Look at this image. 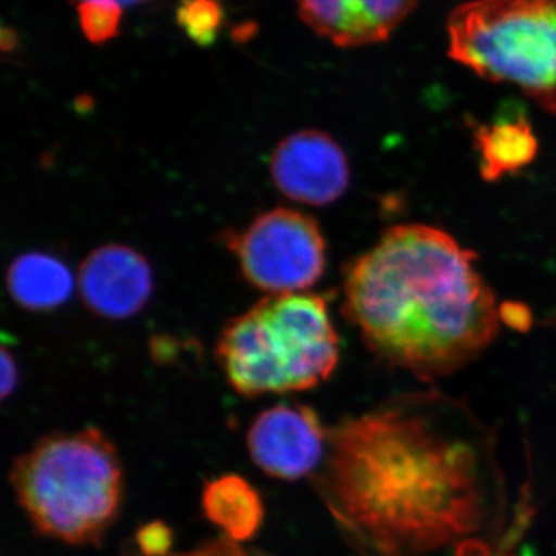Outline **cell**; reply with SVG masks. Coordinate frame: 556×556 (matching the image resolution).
Returning <instances> with one entry per match:
<instances>
[{
	"label": "cell",
	"mask_w": 556,
	"mask_h": 556,
	"mask_svg": "<svg viewBox=\"0 0 556 556\" xmlns=\"http://www.w3.org/2000/svg\"><path fill=\"white\" fill-rule=\"evenodd\" d=\"M508 552H510V551H507V548L500 546V547H497V551L495 552V555H493V556H517V555L508 554Z\"/></svg>",
	"instance_id": "cell-21"
},
{
	"label": "cell",
	"mask_w": 556,
	"mask_h": 556,
	"mask_svg": "<svg viewBox=\"0 0 556 556\" xmlns=\"http://www.w3.org/2000/svg\"><path fill=\"white\" fill-rule=\"evenodd\" d=\"M80 300L94 316L127 320L144 309L153 292L148 258L124 244L91 251L76 277Z\"/></svg>",
	"instance_id": "cell-9"
},
{
	"label": "cell",
	"mask_w": 556,
	"mask_h": 556,
	"mask_svg": "<svg viewBox=\"0 0 556 556\" xmlns=\"http://www.w3.org/2000/svg\"><path fill=\"white\" fill-rule=\"evenodd\" d=\"M201 504L204 515L222 530L223 536L240 544L257 535L265 518L262 496L239 475H225L208 481Z\"/></svg>",
	"instance_id": "cell-13"
},
{
	"label": "cell",
	"mask_w": 556,
	"mask_h": 556,
	"mask_svg": "<svg viewBox=\"0 0 556 556\" xmlns=\"http://www.w3.org/2000/svg\"><path fill=\"white\" fill-rule=\"evenodd\" d=\"M269 167L278 192L308 206H328L342 199L350 186L345 150L320 130H302L281 139Z\"/></svg>",
	"instance_id": "cell-8"
},
{
	"label": "cell",
	"mask_w": 556,
	"mask_h": 556,
	"mask_svg": "<svg viewBox=\"0 0 556 556\" xmlns=\"http://www.w3.org/2000/svg\"><path fill=\"white\" fill-rule=\"evenodd\" d=\"M167 556H265V555H252L249 554L247 548L241 546L240 543L229 540L226 536L215 538V540L207 541V543L201 544V546L192 548L189 552H179L175 554L172 552Z\"/></svg>",
	"instance_id": "cell-17"
},
{
	"label": "cell",
	"mask_w": 556,
	"mask_h": 556,
	"mask_svg": "<svg viewBox=\"0 0 556 556\" xmlns=\"http://www.w3.org/2000/svg\"><path fill=\"white\" fill-rule=\"evenodd\" d=\"M473 139L479 174L489 182L518 174L532 164L540 150L532 124L518 109L507 108L492 123L475 126Z\"/></svg>",
	"instance_id": "cell-11"
},
{
	"label": "cell",
	"mask_w": 556,
	"mask_h": 556,
	"mask_svg": "<svg viewBox=\"0 0 556 556\" xmlns=\"http://www.w3.org/2000/svg\"><path fill=\"white\" fill-rule=\"evenodd\" d=\"M500 318L517 331H527L532 325V313L527 306L518 302L504 303L500 309Z\"/></svg>",
	"instance_id": "cell-18"
},
{
	"label": "cell",
	"mask_w": 556,
	"mask_h": 556,
	"mask_svg": "<svg viewBox=\"0 0 556 556\" xmlns=\"http://www.w3.org/2000/svg\"><path fill=\"white\" fill-rule=\"evenodd\" d=\"M84 2L110 3V5H116L119 7V9H126V7L138 5V3L148 2V0H79V3Z\"/></svg>",
	"instance_id": "cell-20"
},
{
	"label": "cell",
	"mask_w": 556,
	"mask_h": 556,
	"mask_svg": "<svg viewBox=\"0 0 556 556\" xmlns=\"http://www.w3.org/2000/svg\"><path fill=\"white\" fill-rule=\"evenodd\" d=\"M477 254L444 230L394 226L343 273V314L391 367L433 380L481 356L500 331Z\"/></svg>",
	"instance_id": "cell-2"
},
{
	"label": "cell",
	"mask_w": 556,
	"mask_h": 556,
	"mask_svg": "<svg viewBox=\"0 0 556 556\" xmlns=\"http://www.w3.org/2000/svg\"><path fill=\"white\" fill-rule=\"evenodd\" d=\"M300 17L338 47H364L393 35L419 0H295Z\"/></svg>",
	"instance_id": "cell-10"
},
{
	"label": "cell",
	"mask_w": 556,
	"mask_h": 556,
	"mask_svg": "<svg viewBox=\"0 0 556 556\" xmlns=\"http://www.w3.org/2000/svg\"><path fill=\"white\" fill-rule=\"evenodd\" d=\"M75 287L76 278L67 263L47 252H25L11 262L7 273L11 299L35 313L61 308Z\"/></svg>",
	"instance_id": "cell-12"
},
{
	"label": "cell",
	"mask_w": 556,
	"mask_h": 556,
	"mask_svg": "<svg viewBox=\"0 0 556 556\" xmlns=\"http://www.w3.org/2000/svg\"><path fill=\"white\" fill-rule=\"evenodd\" d=\"M447 30L452 60L556 115V0H471L450 14Z\"/></svg>",
	"instance_id": "cell-5"
},
{
	"label": "cell",
	"mask_w": 556,
	"mask_h": 556,
	"mask_svg": "<svg viewBox=\"0 0 556 556\" xmlns=\"http://www.w3.org/2000/svg\"><path fill=\"white\" fill-rule=\"evenodd\" d=\"M172 544H174V533L164 522H149L138 530L137 547L141 556L170 555Z\"/></svg>",
	"instance_id": "cell-16"
},
{
	"label": "cell",
	"mask_w": 556,
	"mask_h": 556,
	"mask_svg": "<svg viewBox=\"0 0 556 556\" xmlns=\"http://www.w3.org/2000/svg\"><path fill=\"white\" fill-rule=\"evenodd\" d=\"M320 467L318 493L362 556H430L504 525L495 433L441 391L346 417Z\"/></svg>",
	"instance_id": "cell-1"
},
{
	"label": "cell",
	"mask_w": 556,
	"mask_h": 556,
	"mask_svg": "<svg viewBox=\"0 0 556 556\" xmlns=\"http://www.w3.org/2000/svg\"><path fill=\"white\" fill-rule=\"evenodd\" d=\"M10 482L39 535L98 546L119 515L123 464L100 428L43 437L16 457Z\"/></svg>",
	"instance_id": "cell-3"
},
{
	"label": "cell",
	"mask_w": 556,
	"mask_h": 556,
	"mask_svg": "<svg viewBox=\"0 0 556 556\" xmlns=\"http://www.w3.org/2000/svg\"><path fill=\"white\" fill-rule=\"evenodd\" d=\"M222 22L223 10L218 0H185L178 10V24L200 46L214 42Z\"/></svg>",
	"instance_id": "cell-14"
},
{
	"label": "cell",
	"mask_w": 556,
	"mask_h": 556,
	"mask_svg": "<svg viewBox=\"0 0 556 556\" xmlns=\"http://www.w3.org/2000/svg\"><path fill=\"white\" fill-rule=\"evenodd\" d=\"M241 276L268 295L306 292L327 269V241L316 219L295 208L262 212L226 236Z\"/></svg>",
	"instance_id": "cell-6"
},
{
	"label": "cell",
	"mask_w": 556,
	"mask_h": 556,
	"mask_svg": "<svg viewBox=\"0 0 556 556\" xmlns=\"http://www.w3.org/2000/svg\"><path fill=\"white\" fill-rule=\"evenodd\" d=\"M215 356L244 397L313 390L338 368L340 343L327 300L308 292L266 295L223 328Z\"/></svg>",
	"instance_id": "cell-4"
},
{
	"label": "cell",
	"mask_w": 556,
	"mask_h": 556,
	"mask_svg": "<svg viewBox=\"0 0 556 556\" xmlns=\"http://www.w3.org/2000/svg\"><path fill=\"white\" fill-rule=\"evenodd\" d=\"M80 27L91 42L102 43L118 31L123 9L110 3L84 2L78 5Z\"/></svg>",
	"instance_id": "cell-15"
},
{
	"label": "cell",
	"mask_w": 556,
	"mask_h": 556,
	"mask_svg": "<svg viewBox=\"0 0 556 556\" xmlns=\"http://www.w3.org/2000/svg\"><path fill=\"white\" fill-rule=\"evenodd\" d=\"M20 382V368H17L16 357L11 353L9 346H2V399H9L11 393L16 390Z\"/></svg>",
	"instance_id": "cell-19"
},
{
	"label": "cell",
	"mask_w": 556,
	"mask_h": 556,
	"mask_svg": "<svg viewBox=\"0 0 556 556\" xmlns=\"http://www.w3.org/2000/svg\"><path fill=\"white\" fill-rule=\"evenodd\" d=\"M329 430L308 405L277 404L263 409L248 430L249 456L268 477L299 481L321 466Z\"/></svg>",
	"instance_id": "cell-7"
}]
</instances>
